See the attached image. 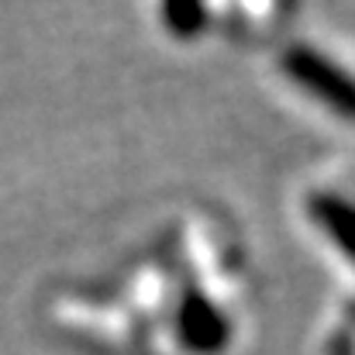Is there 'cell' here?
Returning a JSON list of instances; mask_svg holds the SVG:
<instances>
[{
	"mask_svg": "<svg viewBox=\"0 0 355 355\" xmlns=\"http://www.w3.org/2000/svg\"><path fill=\"white\" fill-rule=\"evenodd\" d=\"M349 318H352V321H355V300H352V304H349Z\"/></svg>",
	"mask_w": 355,
	"mask_h": 355,
	"instance_id": "5b68a950",
	"label": "cell"
},
{
	"mask_svg": "<svg viewBox=\"0 0 355 355\" xmlns=\"http://www.w3.org/2000/svg\"><path fill=\"white\" fill-rule=\"evenodd\" d=\"M307 211L311 221L328 235V241H335V248L355 266V200L321 190L307 200Z\"/></svg>",
	"mask_w": 355,
	"mask_h": 355,
	"instance_id": "3957f363",
	"label": "cell"
},
{
	"mask_svg": "<svg viewBox=\"0 0 355 355\" xmlns=\"http://www.w3.org/2000/svg\"><path fill=\"white\" fill-rule=\"evenodd\" d=\"M176 335L187 352L218 355L232 342V318L200 290H190L183 293V304L176 311Z\"/></svg>",
	"mask_w": 355,
	"mask_h": 355,
	"instance_id": "7a4b0ae2",
	"label": "cell"
},
{
	"mask_svg": "<svg viewBox=\"0 0 355 355\" xmlns=\"http://www.w3.org/2000/svg\"><path fill=\"white\" fill-rule=\"evenodd\" d=\"M159 17H162L169 35H176V38H200L211 14H207L204 3H166L159 10Z\"/></svg>",
	"mask_w": 355,
	"mask_h": 355,
	"instance_id": "277c9868",
	"label": "cell"
},
{
	"mask_svg": "<svg viewBox=\"0 0 355 355\" xmlns=\"http://www.w3.org/2000/svg\"><path fill=\"white\" fill-rule=\"evenodd\" d=\"M283 73L314 101H321L331 114L355 121V76L328 59L314 45H290L283 52Z\"/></svg>",
	"mask_w": 355,
	"mask_h": 355,
	"instance_id": "6da1fadb",
	"label": "cell"
}]
</instances>
